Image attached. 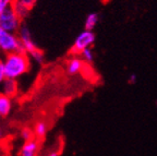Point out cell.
<instances>
[{
  "label": "cell",
  "mask_w": 157,
  "mask_h": 156,
  "mask_svg": "<svg viewBox=\"0 0 157 156\" xmlns=\"http://www.w3.org/2000/svg\"><path fill=\"white\" fill-rule=\"evenodd\" d=\"M2 62L6 79L17 80L25 73H27L31 68V58L27 54L21 51L5 55L2 58Z\"/></svg>",
  "instance_id": "obj_1"
},
{
  "label": "cell",
  "mask_w": 157,
  "mask_h": 156,
  "mask_svg": "<svg viewBox=\"0 0 157 156\" xmlns=\"http://www.w3.org/2000/svg\"><path fill=\"white\" fill-rule=\"evenodd\" d=\"M0 51L3 55L17 53V51L23 53L22 46H21L17 33L0 29Z\"/></svg>",
  "instance_id": "obj_2"
},
{
  "label": "cell",
  "mask_w": 157,
  "mask_h": 156,
  "mask_svg": "<svg viewBox=\"0 0 157 156\" xmlns=\"http://www.w3.org/2000/svg\"><path fill=\"white\" fill-rule=\"evenodd\" d=\"M21 24H22V21L15 14L12 7L7 8L0 13V29L17 33Z\"/></svg>",
  "instance_id": "obj_3"
},
{
  "label": "cell",
  "mask_w": 157,
  "mask_h": 156,
  "mask_svg": "<svg viewBox=\"0 0 157 156\" xmlns=\"http://www.w3.org/2000/svg\"><path fill=\"white\" fill-rule=\"evenodd\" d=\"M95 39L96 36L93 31L84 29L74 39L73 45L71 47V53L73 55H80L84 49L92 48L93 44L95 43Z\"/></svg>",
  "instance_id": "obj_4"
},
{
  "label": "cell",
  "mask_w": 157,
  "mask_h": 156,
  "mask_svg": "<svg viewBox=\"0 0 157 156\" xmlns=\"http://www.w3.org/2000/svg\"><path fill=\"white\" fill-rule=\"evenodd\" d=\"M17 34L20 39V43H21V46H22L23 53H25V54H27L29 56L34 51H36L37 49H39L37 47V45L35 44V41H33L32 33H31L29 29L27 27V25L21 24Z\"/></svg>",
  "instance_id": "obj_5"
},
{
  "label": "cell",
  "mask_w": 157,
  "mask_h": 156,
  "mask_svg": "<svg viewBox=\"0 0 157 156\" xmlns=\"http://www.w3.org/2000/svg\"><path fill=\"white\" fill-rule=\"evenodd\" d=\"M85 62L82 60L81 57L74 56L72 58H70L67 62L66 70L69 74L71 76H76V74L81 73L82 71L85 69Z\"/></svg>",
  "instance_id": "obj_6"
},
{
  "label": "cell",
  "mask_w": 157,
  "mask_h": 156,
  "mask_svg": "<svg viewBox=\"0 0 157 156\" xmlns=\"http://www.w3.org/2000/svg\"><path fill=\"white\" fill-rule=\"evenodd\" d=\"M17 91H19L17 80L5 79V81L1 84V93H3L5 95L9 96V97L13 98L17 94Z\"/></svg>",
  "instance_id": "obj_7"
},
{
  "label": "cell",
  "mask_w": 157,
  "mask_h": 156,
  "mask_svg": "<svg viewBox=\"0 0 157 156\" xmlns=\"http://www.w3.org/2000/svg\"><path fill=\"white\" fill-rule=\"evenodd\" d=\"M12 107H13L12 98L0 92V116L2 118L9 116L11 110H12Z\"/></svg>",
  "instance_id": "obj_8"
},
{
  "label": "cell",
  "mask_w": 157,
  "mask_h": 156,
  "mask_svg": "<svg viewBox=\"0 0 157 156\" xmlns=\"http://www.w3.org/2000/svg\"><path fill=\"white\" fill-rule=\"evenodd\" d=\"M38 151V141L35 139L29 140L24 142V144L21 147L20 155L21 156H36V153Z\"/></svg>",
  "instance_id": "obj_9"
},
{
  "label": "cell",
  "mask_w": 157,
  "mask_h": 156,
  "mask_svg": "<svg viewBox=\"0 0 157 156\" xmlns=\"http://www.w3.org/2000/svg\"><path fill=\"white\" fill-rule=\"evenodd\" d=\"M12 9H13V11L15 12V14L17 15V18H19L21 21H23L24 19H26V18L29 15L31 10H32V9H29V8H27L26 6L22 5V3L17 2V1H14V2H13Z\"/></svg>",
  "instance_id": "obj_10"
},
{
  "label": "cell",
  "mask_w": 157,
  "mask_h": 156,
  "mask_svg": "<svg viewBox=\"0 0 157 156\" xmlns=\"http://www.w3.org/2000/svg\"><path fill=\"white\" fill-rule=\"evenodd\" d=\"M98 21H99V15L96 12L88 13L87 17L85 19V22H84V26L85 29H90V31H93L94 27L98 24Z\"/></svg>",
  "instance_id": "obj_11"
},
{
  "label": "cell",
  "mask_w": 157,
  "mask_h": 156,
  "mask_svg": "<svg viewBox=\"0 0 157 156\" xmlns=\"http://www.w3.org/2000/svg\"><path fill=\"white\" fill-rule=\"evenodd\" d=\"M47 131H48V128H47L46 122L44 121H39L35 124L34 127V135H36L38 139H43V138L46 135Z\"/></svg>",
  "instance_id": "obj_12"
},
{
  "label": "cell",
  "mask_w": 157,
  "mask_h": 156,
  "mask_svg": "<svg viewBox=\"0 0 157 156\" xmlns=\"http://www.w3.org/2000/svg\"><path fill=\"white\" fill-rule=\"evenodd\" d=\"M78 56L81 57L82 60H83L85 64H92L94 61V58H95V55H94V51L92 50V48L84 49Z\"/></svg>",
  "instance_id": "obj_13"
},
{
  "label": "cell",
  "mask_w": 157,
  "mask_h": 156,
  "mask_svg": "<svg viewBox=\"0 0 157 156\" xmlns=\"http://www.w3.org/2000/svg\"><path fill=\"white\" fill-rule=\"evenodd\" d=\"M33 137H34V132L29 129V128H23V129L21 130V132H20V138L24 142L34 139Z\"/></svg>",
  "instance_id": "obj_14"
},
{
  "label": "cell",
  "mask_w": 157,
  "mask_h": 156,
  "mask_svg": "<svg viewBox=\"0 0 157 156\" xmlns=\"http://www.w3.org/2000/svg\"><path fill=\"white\" fill-rule=\"evenodd\" d=\"M29 58L32 59V60H34L36 64H43L44 62V59H45V56H44V53H43L40 49H37L36 51H34L33 54L29 55Z\"/></svg>",
  "instance_id": "obj_15"
},
{
  "label": "cell",
  "mask_w": 157,
  "mask_h": 156,
  "mask_svg": "<svg viewBox=\"0 0 157 156\" xmlns=\"http://www.w3.org/2000/svg\"><path fill=\"white\" fill-rule=\"evenodd\" d=\"M13 2H14V0H0V13L7 8L12 7Z\"/></svg>",
  "instance_id": "obj_16"
},
{
  "label": "cell",
  "mask_w": 157,
  "mask_h": 156,
  "mask_svg": "<svg viewBox=\"0 0 157 156\" xmlns=\"http://www.w3.org/2000/svg\"><path fill=\"white\" fill-rule=\"evenodd\" d=\"M14 1L26 6V7L29 8V9H32V8L34 7V6L36 5V2H37V0H14Z\"/></svg>",
  "instance_id": "obj_17"
},
{
  "label": "cell",
  "mask_w": 157,
  "mask_h": 156,
  "mask_svg": "<svg viewBox=\"0 0 157 156\" xmlns=\"http://www.w3.org/2000/svg\"><path fill=\"white\" fill-rule=\"evenodd\" d=\"M6 79V74H5V69H3V62H2V58H0V85L2 84V82Z\"/></svg>",
  "instance_id": "obj_18"
},
{
  "label": "cell",
  "mask_w": 157,
  "mask_h": 156,
  "mask_svg": "<svg viewBox=\"0 0 157 156\" xmlns=\"http://www.w3.org/2000/svg\"><path fill=\"white\" fill-rule=\"evenodd\" d=\"M135 82H136V76H135V74H131V76H129V83H130V84H134Z\"/></svg>",
  "instance_id": "obj_19"
},
{
  "label": "cell",
  "mask_w": 157,
  "mask_h": 156,
  "mask_svg": "<svg viewBox=\"0 0 157 156\" xmlns=\"http://www.w3.org/2000/svg\"><path fill=\"white\" fill-rule=\"evenodd\" d=\"M48 156H59L58 152H52V153H49Z\"/></svg>",
  "instance_id": "obj_20"
},
{
  "label": "cell",
  "mask_w": 157,
  "mask_h": 156,
  "mask_svg": "<svg viewBox=\"0 0 157 156\" xmlns=\"http://www.w3.org/2000/svg\"><path fill=\"white\" fill-rule=\"evenodd\" d=\"M1 135H2V129H1V127H0V138H1Z\"/></svg>",
  "instance_id": "obj_21"
},
{
  "label": "cell",
  "mask_w": 157,
  "mask_h": 156,
  "mask_svg": "<svg viewBox=\"0 0 157 156\" xmlns=\"http://www.w3.org/2000/svg\"><path fill=\"white\" fill-rule=\"evenodd\" d=\"M1 118H2V117H1V116H0V120H1Z\"/></svg>",
  "instance_id": "obj_22"
}]
</instances>
